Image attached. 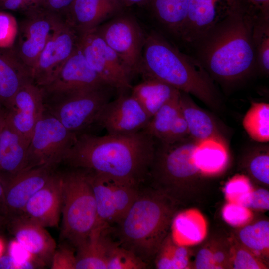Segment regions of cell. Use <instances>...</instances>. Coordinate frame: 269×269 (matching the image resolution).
<instances>
[{"mask_svg":"<svg viewBox=\"0 0 269 269\" xmlns=\"http://www.w3.org/2000/svg\"><path fill=\"white\" fill-rule=\"evenodd\" d=\"M156 141L142 130L126 134L96 136L80 133L63 163L138 187L148 176Z\"/></svg>","mask_w":269,"mask_h":269,"instance_id":"cell-1","label":"cell"},{"mask_svg":"<svg viewBox=\"0 0 269 269\" xmlns=\"http://www.w3.org/2000/svg\"><path fill=\"white\" fill-rule=\"evenodd\" d=\"M257 17L241 5L192 45L195 57L212 80L234 83L257 68L252 35Z\"/></svg>","mask_w":269,"mask_h":269,"instance_id":"cell-2","label":"cell"},{"mask_svg":"<svg viewBox=\"0 0 269 269\" xmlns=\"http://www.w3.org/2000/svg\"><path fill=\"white\" fill-rule=\"evenodd\" d=\"M138 73L192 95L212 109L220 108L213 80L199 61L181 52L156 32L146 35Z\"/></svg>","mask_w":269,"mask_h":269,"instance_id":"cell-3","label":"cell"},{"mask_svg":"<svg viewBox=\"0 0 269 269\" xmlns=\"http://www.w3.org/2000/svg\"><path fill=\"white\" fill-rule=\"evenodd\" d=\"M181 207L152 187L139 192L130 208L117 223L119 244L147 263L154 260Z\"/></svg>","mask_w":269,"mask_h":269,"instance_id":"cell-4","label":"cell"},{"mask_svg":"<svg viewBox=\"0 0 269 269\" xmlns=\"http://www.w3.org/2000/svg\"><path fill=\"white\" fill-rule=\"evenodd\" d=\"M199 143L190 136L172 143L156 141L148 174L152 188L181 206L201 202L208 191L209 178L201 172L194 161Z\"/></svg>","mask_w":269,"mask_h":269,"instance_id":"cell-5","label":"cell"},{"mask_svg":"<svg viewBox=\"0 0 269 269\" xmlns=\"http://www.w3.org/2000/svg\"><path fill=\"white\" fill-rule=\"evenodd\" d=\"M62 172L61 236L76 248L97 226L96 202L87 171L72 168Z\"/></svg>","mask_w":269,"mask_h":269,"instance_id":"cell-6","label":"cell"},{"mask_svg":"<svg viewBox=\"0 0 269 269\" xmlns=\"http://www.w3.org/2000/svg\"><path fill=\"white\" fill-rule=\"evenodd\" d=\"M114 90L104 85L67 92L43 93L45 111L70 131L80 133L96 123L103 109L110 101Z\"/></svg>","mask_w":269,"mask_h":269,"instance_id":"cell-7","label":"cell"},{"mask_svg":"<svg viewBox=\"0 0 269 269\" xmlns=\"http://www.w3.org/2000/svg\"><path fill=\"white\" fill-rule=\"evenodd\" d=\"M77 134L44 110L30 141L26 169L44 165L57 167L74 143Z\"/></svg>","mask_w":269,"mask_h":269,"instance_id":"cell-8","label":"cell"},{"mask_svg":"<svg viewBox=\"0 0 269 269\" xmlns=\"http://www.w3.org/2000/svg\"><path fill=\"white\" fill-rule=\"evenodd\" d=\"M95 31L121 58L131 75L138 73L146 35L133 16L123 11Z\"/></svg>","mask_w":269,"mask_h":269,"instance_id":"cell-9","label":"cell"},{"mask_svg":"<svg viewBox=\"0 0 269 269\" xmlns=\"http://www.w3.org/2000/svg\"><path fill=\"white\" fill-rule=\"evenodd\" d=\"M87 172L96 202L97 226L108 227L111 224L118 223L138 197V187L108 176Z\"/></svg>","mask_w":269,"mask_h":269,"instance_id":"cell-10","label":"cell"},{"mask_svg":"<svg viewBox=\"0 0 269 269\" xmlns=\"http://www.w3.org/2000/svg\"><path fill=\"white\" fill-rule=\"evenodd\" d=\"M25 15L26 18L18 25L16 45L13 48L31 71L46 43L65 19L44 7Z\"/></svg>","mask_w":269,"mask_h":269,"instance_id":"cell-11","label":"cell"},{"mask_svg":"<svg viewBox=\"0 0 269 269\" xmlns=\"http://www.w3.org/2000/svg\"><path fill=\"white\" fill-rule=\"evenodd\" d=\"M78 46L90 67L106 84L117 90L131 89V73L95 29L80 34Z\"/></svg>","mask_w":269,"mask_h":269,"instance_id":"cell-12","label":"cell"},{"mask_svg":"<svg viewBox=\"0 0 269 269\" xmlns=\"http://www.w3.org/2000/svg\"><path fill=\"white\" fill-rule=\"evenodd\" d=\"M80 34L65 19L48 40L31 71L33 82L43 87L51 82L77 50Z\"/></svg>","mask_w":269,"mask_h":269,"instance_id":"cell-13","label":"cell"},{"mask_svg":"<svg viewBox=\"0 0 269 269\" xmlns=\"http://www.w3.org/2000/svg\"><path fill=\"white\" fill-rule=\"evenodd\" d=\"M241 5L239 0H190L179 37L192 46Z\"/></svg>","mask_w":269,"mask_h":269,"instance_id":"cell-14","label":"cell"},{"mask_svg":"<svg viewBox=\"0 0 269 269\" xmlns=\"http://www.w3.org/2000/svg\"><path fill=\"white\" fill-rule=\"evenodd\" d=\"M3 110L6 122L29 144L35 126L45 110L42 89L33 81L27 82Z\"/></svg>","mask_w":269,"mask_h":269,"instance_id":"cell-15","label":"cell"},{"mask_svg":"<svg viewBox=\"0 0 269 269\" xmlns=\"http://www.w3.org/2000/svg\"><path fill=\"white\" fill-rule=\"evenodd\" d=\"M150 119L133 95L121 94L106 105L95 124L108 134H126L143 130Z\"/></svg>","mask_w":269,"mask_h":269,"instance_id":"cell-16","label":"cell"},{"mask_svg":"<svg viewBox=\"0 0 269 269\" xmlns=\"http://www.w3.org/2000/svg\"><path fill=\"white\" fill-rule=\"evenodd\" d=\"M62 199V172L56 168L45 185L29 200L19 216L45 228L57 227Z\"/></svg>","mask_w":269,"mask_h":269,"instance_id":"cell-17","label":"cell"},{"mask_svg":"<svg viewBox=\"0 0 269 269\" xmlns=\"http://www.w3.org/2000/svg\"><path fill=\"white\" fill-rule=\"evenodd\" d=\"M56 168L44 165L25 169L7 180L4 183V212L13 218L20 215L29 200Z\"/></svg>","mask_w":269,"mask_h":269,"instance_id":"cell-18","label":"cell"},{"mask_svg":"<svg viewBox=\"0 0 269 269\" xmlns=\"http://www.w3.org/2000/svg\"><path fill=\"white\" fill-rule=\"evenodd\" d=\"M104 85L107 84L90 67L78 46L62 66L55 78L41 88L44 93H52Z\"/></svg>","mask_w":269,"mask_h":269,"instance_id":"cell-19","label":"cell"},{"mask_svg":"<svg viewBox=\"0 0 269 269\" xmlns=\"http://www.w3.org/2000/svg\"><path fill=\"white\" fill-rule=\"evenodd\" d=\"M124 8L119 0H74L65 19L81 34L95 29Z\"/></svg>","mask_w":269,"mask_h":269,"instance_id":"cell-20","label":"cell"},{"mask_svg":"<svg viewBox=\"0 0 269 269\" xmlns=\"http://www.w3.org/2000/svg\"><path fill=\"white\" fill-rule=\"evenodd\" d=\"M180 95L163 105L143 130L156 142L172 143L189 136L179 105Z\"/></svg>","mask_w":269,"mask_h":269,"instance_id":"cell-21","label":"cell"},{"mask_svg":"<svg viewBox=\"0 0 269 269\" xmlns=\"http://www.w3.org/2000/svg\"><path fill=\"white\" fill-rule=\"evenodd\" d=\"M13 219L15 240L43 264L50 263L56 245L45 228L22 216Z\"/></svg>","mask_w":269,"mask_h":269,"instance_id":"cell-22","label":"cell"},{"mask_svg":"<svg viewBox=\"0 0 269 269\" xmlns=\"http://www.w3.org/2000/svg\"><path fill=\"white\" fill-rule=\"evenodd\" d=\"M32 81L31 71L14 48H0V106L7 108L19 89Z\"/></svg>","mask_w":269,"mask_h":269,"instance_id":"cell-23","label":"cell"},{"mask_svg":"<svg viewBox=\"0 0 269 269\" xmlns=\"http://www.w3.org/2000/svg\"><path fill=\"white\" fill-rule=\"evenodd\" d=\"M28 146L5 120L0 135V176L4 183L26 168Z\"/></svg>","mask_w":269,"mask_h":269,"instance_id":"cell-24","label":"cell"},{"mask_svg":"<svg viewBox=\"0 0 269 269\" xmlns=\"http://www.w3.org/2000/svg\"><path fill=\"white\" fill-rule=\"evenodd\" d=\"M179 105L186 122L189 135L193 139L199 142L216 140L227 144L215 119L199 107L189 94L180 92Z\"/></svg>","mask_w":269,"mask_h":269,"instance_id":"cell-25","label":"cell"},{"mask_svg":"<svg viewBox=\"0 0 269 269\" xmlns=\"http://www.w3.org/2000/svg\"><path fill=\"white\" fill-rule=\"evenodd\" d=\"M107 227L97 226L76 247L75 269H107L108 255L114 243L107 236Z\"/></svg>","mask_w":269,"mask_h":269,"instance_id":"cell-26","label":"cell"},{"mask_svg":"<svg viewBox=\"0 0 269 269\" xmlns=\"http://www.w3.org/2000/svg\"><path fill=\"white\" fill-rule=\"evenodd\" d=\"M131 95L151 118L166 103L178 96L180 91L156 79L145 78L132 86Z\"/></svg>","mask_w":269,"mask_h":269,"instance_id":"cell-27","label":"cell"},{"mask_svg":"<svg viewBox=\"0 0 269 269\" xmlns=\"http://www.w3.org/2000/svg\"><path fill=\"white\" fill-rule=\"evenodd\" d=\"M206 232V225L202 216L197 211L190 210L179 211L173 220L170 229L175 242L189 246L201 242Z\"/></svg>","mask_w":269,"mask_h":269,"instance_id":"cell-28","label":"cell"},{"mask_svg":"<svg viewBox=\"0 0 269 269\" xmlns=\"http://www.w3.org/2000/svg\"><path fill=\"white\" fill-rule=\"evenodd\" d=\"M197 168L206 177L219 175L227 166L229 157L227 144L216 140L198 143L194 155Z\"/></svg>","mask_w":269,"mask_h":269,"instance_id":"cell-29","label":"cell"},{"mask_svg":"<svg viewBox=\"0 0 269 269\" xmlns=\"http://www.w3.org/2000/svg\"><path fill=\"white\" fill-rule=\"evenodd\" d=\"M232 236L241 245L269 264V222L258 220L238 227Z\"/></svg>","mask_w":269,"mask_h":269,"instance_id":"cell-30","label":"cell"},{"mask_svg":"<svg viewBox=\"0 0 269 269\" xmlns=\"http://www.w3.org/2000/svg\"><path fill=\"white\" fill-rule=\"evenodd\" d=\"M190 0H151L148 6L155 18L170 32L179 36Z\"/></svg>","mask_w":269,"mask_h":269,"instance_id":"cell-31","label":"cell"},{"mask_svg":"<svg viewBox=\"0 0 269 269\" xmlns=\"http://www.w3.org/2000/svg\"><path fill=\"white\" fill-rule=\"evenodd\" d=\"M192 252V246L177 244L170 231L154 257L155 267L157 269H190Z\"/></svg>","mask_w":269,"mask_h":269,"instance_id":"cell-32","label":"cell"},{"mask_svg":"<svg viewBox=\"0 0 269 269\" xmlns=\"http://www.w3.org/2000/svg\"><path fill=\"white\" fill-rule=\"evenodd\" d=\"M245 131L253 140L261 143L269 141V104L252 102L242 121Z\"/></svg>","mask_w":269,"mask_h":269,"instance_id":"cell-33","label":"cell"},{"mask_svg":"<svg viewBox=\"0 0 269 269\" xmlns=\"http://www.w3.org/2000/svg\"><path fill=\"white\" fill-rule=\"evenodd\" d=\"M243 167L248 178L264 188L269 185V151L259 148L249 152L244 158Z\"/></svg>","mask_w":269,"mask_h":269,"instance_id":"cell-34","label":"cell"},{"mask_svg":"<svg viewBox=\"0 0 269 269\" xmlns=\"http://www.w3.org/2000/svg\"><path fill=\"white\" fill-rule=\"evenodd\" d=\"M257 68L266 75L269 73V19L257 17L253 29Z\"/></svg>","mask_w":269,"mask_h":269,"instance_id":"cell-35","label":"cell"},{"mask_svg":"<svg viewBox=\"0 0 269 269\" xmlns=\"http://www.w3.org/2000/svg\"><path fill=\"white\" fill-rule=\"evenodd\" d=\"M206 238L215 269H230L231 236L219 231L211 233Z\"/></svg>","mask_w":269,"mask_h":269,"instance_id":"cell-36","label":"cell"},{"mask_svg":"<svg viewBox=\"0 0 269 269\" xmlns=\"http://www.w3.org/2000/svg\"><path fill=\"white\" fill-rule=\"evenodd\" d=\"M148 263L133 252L114 242L108 257L107 269H144Z\"/></svg>","mask_w":269,"mask_h":269,"instance_id":"cell-37","label":"cell"},{"mask_svg":"<svg viewBox=\"0 0 269 269\" xmlns=\"http://www.w3.org/2000/svg\"><path fill=\"white\" fill-rule=\"evenodd\" d=\"M231 237L230 269H269V264L241 245L232 236Z\"/></svg>","mask_w":269,"mask_h":269,"instance_id":"cell-38","label":"cell"},{"mask_svg":"<svg viewBox=\"0 0 269 269\" xmlns=\"http://www.w3.org/2000/svg\"><path fill=\"white\" fill-rule=\"evenodd\" d=\"M253 189L252 183L247 176L239 175L234 176L227 182L224 192L227 202L241 205Z\"/></svg>","mask_w":269,"mask_h":269,"instance_id":"cell-39","label":"cell"},{"mask_svg":"<svg viewBox=\"0 0 269 269\" xmlns=\"http://www.w3.org/2000/svg\"><path fill=\"white\" fill-rule=\"evenodd\" d=\"M18 31V24L11 14L0 11V48L14 46Z\"/></svg>","mask_w":269,"mask_h":269,"instance_id":"cell-40","label":"cell"},{"mask_svg":"<svg viewBox=\"0 0 269 269\" xmlns=\"http://www.w3.org/2000/svg\"><path fill=\"white\" fill-rule=\"evenodd\" d=\"M223 219L231 226L240 227L251 221L252 214L250 209L240 204L228 202L222 209Z\"/></svg>","mask_w":269,"mask_h":269,"instance_id":"cell-41","label":"cell"},{"mask_svg":"<svg viewBox=\"0 0 269 269\" xmlns=\"http://www.w3.org/2000/svg\"><path fill=\"white\" fill-rule=\"evenodd\" d=\"M50 264L52 269H75V254L69 247L61 246L56 249Z\"/></svg>","mask_w":269,"mask_h":269,"instance_id":"cell-42","label":"cell"},{"mask_svg":"<svg viewBox=\"0 0 269 269\" xmlns=\"http://www.w3.org/2000/svg\"><path fill=\"white\" fill-rule=\"evenodd\" d=\"M249 209L269 210V192L266 188L253 189L241 204Z\"/></svg>","mask_w":269,"mask_h":269,"instance_id":"cell-43","label":"cell"},{"mask_svg":"<svg viewBox=\"0 0 269 269\" xmlns=\"http://www.w3.org/2000/svg\"><path fill=\"white\" fill-rule=\"evenodd\" d=\"M44 7V0H0V10L19 11L25 14Z\"/></svg>","mask_w":269,"mask_h":269,"instance_id":"cell-44","label":"cell"},{"mask_svg":"<svg viewBox=\"0 0 269 269\" xmlns=\"http://www.w3.org/2000/svg\"><path fill=\"white\" fill-rule=\"evenodd\" d=\"M242 5L260 17L269 19V0H239Z\"/></svg>","mask_w":269,"mask_h":269,"instance_id":"cell-45","label":"cell"},{"mask_svg":"<svg viewBox=\"0 0 269 269\" xmlns=\"http://www.w3.org/2000/svg\"><path fill=\"white\" fill-rule=\"evenodd\" d=\"M74 0H44V7L65 18Z\"/></svg>","mask_w":269,"mask_h":269,"instance_id":"cell-46","label":"cell"},{"mask_svg":"<svg viewBox=\"0 0 269 269\" xmlns=\"http://www.w3.org/2000/svg\"><path fill=\"white\" fill-rule=\"evenodd\" d=\"M0 268L16 269L15 263L9 254L0 258Z\"/></svg>","mask_w":269,"mask_h":269,"instance_id":"cell-47","label":"cell"},{"mask_svg":"<svg viewBox=\"0 0 269 269\" xmlns=\"http://www.w3.org/2000/svg\"><path fill=\"white\" fill-rule=\"evenodd\" d=\"M124 7L133 5L148 6L151 0H119Z\"/></svg>","mask_w":269,"mask_h":269,"instance_id":"cell-48","label":"cell"},{"mask_svg":"<svg viewBox=\"0 0 269 269\" xmlns=\"http://www.w3.org/2000/svg\"><path fill=\"white\" fill-rule=\"evenodd\" d=\"M4 186L3 181L0 176V209L4 212Z\"/></svg>","mask_w":269,"mask_h":269,"instance_id":"cell-49","label":"cell"},{"mask_svg":"<svg viewBox=\"0 0 269 269\" xmlns=\"http://www.w3.org/2000/svg\"><path fill=\"white\" fill-rule=\"evenodd\" d=\"M5 124V117L2 108L0 106V135L4 125Z\"/></svg>","mask_w":269,"mask_h":269,"instance_id":"cell-50","label":"cell"},{"mask_svg":"<svg viewBox=\"0 0 269 269\" xmlns=\"http://www.w3.org/2000/svg\"><path fill=\"white\" fill-rule=\"evenodd\" d=\"M3 250V244L2 241L0 239V257L2 254Z\"/></svg>","mask_w":269,"mask_h":269,"instance_id":"cell-51","label":"cell"}]
</instances>
